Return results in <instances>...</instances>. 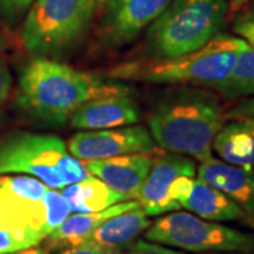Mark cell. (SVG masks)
I'll return each mask as SVG.
<instances>
[{"mask_svg": "<svg viewBox=\"0 0 254 254\" xmlns=\"http://www.w3.org/2000/svg\"><path fill=\"white\" fill-rule=\"evenodd\" d=\"M130 93L125 83L102 79L50 58L36 57L18 78L17 105L47 125H64L91 100Z\"/></svg>", "mask_w": 254, "mask_h": 254, "instance_id": "1", "label": "cell"}, {"mask_svg": "<svg viewBox=\"0 0 254 254\" xmlns=\"http://www.w3.org/2000/svg\"><path fill=\"white\" fill-rule=\"evenodd\" d=\"M215 92L185 88L167 95L148 119L150 134L164 151L199 163L212 157V143L225 123Z\"/></svg>", "mask_w": 254, "mask_h": 254, "instance_id": "2", "label": "cell"}, {"mask_svg": "<svg viewBox=\"0 0 254 254\" xmlns=\"http://www.w3.org/2000/svg\"><path fill=\"white\" fill-rule=\"evenodd\" d=\"M246 44L239 37L219 33L196 51L174 58L122 64L110 69L108 76L157 85H190L216 92L229 78L237 54Z\"/></svg>", "mask_w": 254, "mask_h": 254, "instance_id": "3", "label": "cell"}, {"mask_svg": "<svg viewBox=\"0 0 254 254\" xmlns=\"http://www.w3.org/2000/svg\"><path fill=\"white\" fill-rule=\"evenodd\" d=\"M227 0H173L148 26L145 50L151 58H174L199 50L226 21Z\"/></svg>", "mask_w": 254, "mask_h": 254, "instance_id": "4", "label": "cell"}, {"mask_svg": "<svg viewBox=\"0 0 254 254\" xmlns=\"http://www.w3.org/2000/svg\"><path fill=\"white\" fill-rule=\"evenodd\" d=\"M95 6V0H36L20 30L24 50L50 60L69 55L88 34Z\"/></svg>", "mask_w": 254, "mask_h": 254, "instance_id": "5", "label": "cell"}, {"mask_svg": "<svg viewBox=\"0 0 254 254\" xmlns=\"http://www.w3.org/2000/svg\"><path fill=\"white\" fill-rule=\"evenodd\" d=\"M0 175H30L53 190L92 177L63 138L38 133H17L0 141Z\"/></svg>", "mask_w": 254, "mask_h": 254, "instance_id": "6", "label": "cell"}, {"mask_svg": "<svg viewBox=\"0 0 254 254\" xmlns=\"http://www.w3.org/2000/svg\"><path fill=\"white\" fill-rule=\"evenodd\" d=\"M145 239L190 253L253 252L254 235L210 222L190 212H170L145 230Z\"/></svg>", "mask_w": 254, "mask_h": 254, "instance_id": "7", "label": "cell"}, {"mask_svg": "<svg viewBox=\"0 0 254 254\" xmlns=\"http://www.w3.org/2000/svg\"><path fill=\"white\" fill-rule=\"evenodd\" d=\"M196 175L190 157L165 153L153 160L151 168L137 193V202L147 216H158L182 208Z\"/></svg>", "mask_w": 254, "mask_h": 254, "instance_id": "8", "label": "cell"}, {"mask_svg": "<svg viewBox=\"0 0 254 254\" xmlns=\"http://www.w3.org/2000/svg\"><path fill=\"white\" fill-rule=\"evenodd\" d=\"M44 203L18 198L0 181V254L33 247L47 237Z\"/></svg>", "mask_w": 254, "mask_h": 254, "instance_id": "9", "label": "cell"}, {"mask_svg": "<svg viewBox=\"0 0 254 254\" xmlns=\"http://www.w3.org/2000/svg\"><path fill=\"white\" fill-rule=\"evenodd\" d=\"M155 150V141L150 131L138 125L105 130H82L73 134L68 143L69 154L81 161L133 153L151 154Z\"/></svg>", "mask_w": 254, "mask_h": 254, "instance_id": "10", "label": "cell"}, {"mask_svg": "<svg viewBox=\"0 0 254 254\" xmlns=\"http://www.w3.org/2000/svg\"><path fill=\"white\" fill-rule=\"evenodd\" d=\"M154 157L151 154L133 153L102 160L83 161L92 177L98 178L110 190L120 193L125 199L136 198Z\"/></svg>", "mask_w": 254, "mask_h": 254, "instance_id": "11", "label": "cell"}, {"mask_svg": "<svg viewBox=\"0 0 254 254\" xmlns=\"http://www.w3.org/2000/svg\"><path fill=\"white\" fill-rule=\"evenodd\" d=\"M173 0H113L105 24L112 44H127L148 27Z\"/></svg>", "mask_w": 254, "mask_h": 254, "instance_id": "12", "label": "cell"}, {"mask_svg": "<svg viewBox=\"0 0 254 254\" xmlns=\"http://www.w3.org/2000/svg\"><path fill=\"white\" fill-rule=\"evenodd\" d=\"M198 178L236 202L246 218L254 219V168L239 167L210 157L196 168Z\"/></svg>", "mask_w": 254, "mask_h": 254, "instance_id": "13", "label": "cell"}, {"mask_svg": "<svg viewBox=\"0 0 254 254\" xmlns=\"http://www.w3.org/2000/svg\"><path fill=\"white\" fill-rule=\"evenodd\" d=\"M140 108L130 93L113 95L82 105L71 118V126L78 130H105L131 126L140 120Z\"/></svg>", "mask_w": 254, "mask_h": 254, "instance_id": "14", "label": "cell"}, {"mask_svg": "<svg viewBox=\"0 0 254 254\" xmlns=\"http://www.w3.org/2000/svg\"><path fill=\"white\" fill-rule=\"evenodd\" d=\"M212 151L225 163L254 168V119L237 118L223 123L213 138Z\"/></svg>", "mask_w": 254, "mask_h": 254, "instance_id": "15", "label": "cell"}, {"mask_svg": "<svg viewBox=\"0 0 254 254\" xmlns=\"http://www.w3.org/2000/svg\"><path fill=\"white\" fill-rule=\"evenodd\" d=\"M138 202H119L116 205L100 212L91 213H75L64 220V223L58 229L46 237L48 246L53 249H68L72 246L81 245L91 239L92 233L98 227L115 215L126 212L128 209L134 208Z\"/></svg>", "mask_w": 254, "mask_h": 254, "instance_id": "16", "label": "cell"}, {"mask_svg": "<svg viewBox=\"0 0 254 254\" xmlns=\"http://www.w3.org/2000/svg\"><path fill=\"white\" fill-rule=\"evenodd\" d=\"M182 208L210 222H230L246 218L245 212L236 202L199 178H195Z\"/></svg>", "mask_w": 254, "mask_h": 254, "instance_id": "17", "label": "cell"}, {"mask_svg": "<svg viewBox=\"0 0 254 254\" xmlns=\"http://www.w3.org/2000/svg\"><path fill=\"white\" fill-rule=\"evenodd\" d=\"M151 225L148 216L140 205L122 212L105 220L93 233L89 240L110 249H120L131 245L138 235L145 232Z\"/></svg>", "mask_w": 254, "mask_h": 254, "instance_id": "18", "label": "cell"}, {"mask_svg": "<svg viewBox=\"0 0 254 254\" xmlns=\"http://www.w3.org/2000/svg\"><path fill=\"white\" fill-rule=\"evenodd\" d=\"M61 193L75 213L100 212L122 200H126L120 193L112 190L95 177L71 184L63 188Z\"/></svg>", "mask_w": 254, "mask_h": 254, "instance_id": "19", "label": "cell"}, {"mask_svg": "<svg viewBox=\"0 0 254 254\" xmlns=\"http://www.w3.org/2000/svg\"><path fill=\"white\" fill-rule=\"evenodd\" d=\"M216 93L223 98L254 96V48L246 44L237 54L236 63L225 83Z\"/></svg>", "mask_w": 254, "mask_h": 254, "instance_id": "20", "label": "cell"}, {"mask_svg": "<svg viewBox=\"0 0 254 254\" xmlns=\"http://www.w3.org/2000/svg\"><path fill=\"white\" fill-rule=\"evenodd\" d=\"M43 203H44V213H46L44 230L48 237L55 229H58L63 225L64 220L69 216L72 210L69 208L66 199L64 198L63 193L51 188H48L43 198Z\"/></svg>", "mask_w": 254, "mask_h": 254, "instance_id": "21", "label": "cell"}, {"mask_svg": "<svg viewBox=\"0 0 254 254\" xmlns=\"http://www.w3.org/2000/svg\"><path fill=\"white\" fill-rule=\"evenodd\" d=\"M36 0H0V18L7 24L20 21Z\"/></svg>", "mask_w": 254, "mask_h": 254, "instance_id": "22", "label": "cell"}, {"mask_svg": "<svg viewBox=\"0 0 254 254\" xmlns=\"http://www.w3.org/2000/svg\"><path fill=\"white\" fill-rule=\"evenodd\" d=\"M233 31L254 48V10L240 13L233 21Z\"/></svg>", "mask_w": 254, "mask_h": 254, "instance_id": "23", "label": "cell"}, {"mask_svg": "<svg viewBox=\"0 0 254 254\" xmlns=\"http://www.w3.org/2000/svg\"><path fill=\"white\" fill-rule=\"evenodd\" d=\"M58 254H125L123 250L120 249H110V247H105V246L95 243L92 240L83 242L81 245L72 246L63 250Z\"/></svg>", "mask_w": 254, "mask_h": 254, "instance_id": "24", "label": "cell"}, {"mask_svg": "<svg viewBox=\"0 0 254 254\" xmlns=\"http://www.w3.org/2000/svg\"><path fill=\"white\" fill-rule=\"evenodd\" d=\"M125 254H187L180 250H174L171 247H165L164 245L157 243H148L145 240H138L130 246L128 252Z\"/></svg>", "mask_w": 254, "mask_h": 254, "instance_id": "25", "label": "cell"}, {"mask_svg": "<svg viewBox=\"0 0 254 254\" xmlns=\"http://www.w3.org/2000/svg\"><path fill=\"white\" fill-rule=\"evenodd\" d=\"M226 119H237V118H252L254 119V96L247 98L237 103L232 110H229L226 115Z\"/></svg>", "mask_w": 254, "mask_h": 254, "instance_id": "26", "label": "cell"}, {"mask_svg": "<svg viewBox=\"0 0 254 254\" xmlns=\"http://www.w3.org/2000/svg\"><path fill=\"white\" fill-rule=\"evenodd\" d=\"M11 88V75L7 65L0 60V109L6 102Z\"/></svg>", "mask_w": 254, "mask_h": 254, "instance_id": "27", "label": "cell"}, {"mask_svg": "<svg viewBox=\"0 0 254 254\" xmlns=\"http://www.w3.org/2000/svg\"><path fill=\"white\" fill-rule=\"evenodd\" d=\"M10 254H50L48 250L43 249V247H27V249H23V250H18L14 253Z\"/></svg>", "mask_w": 254, "mask_h": 254, "instance_id": "28", "label": "cell"}, {"mask_svg": "<svg viewBox=\"0 0 254 254\" xmlns=\"http://www.w3.org/2000/svg\"><path fill=\"white\" fill-rule=\"evenodd\" d=\"M247 1H249V0H230L229 4H230V9L232 10H239L242 9Z\"/></svg>", "mask_w": 254, "mask_h": 254, "instance_id": "29", "label": "cell"}, {"mask_svg": "<svg viewBox=\"0 0 254 254\" xmlns=\"http://www.w3.org/2000/svg\"><path fill=\"white\" fill-rule=\"evenodd\" d=\"M209 254H254L253 252H225V253H209Z\"/></svg>", "mask_w": 254, "mask_h": 254, "instance_id": "30", "label": "cell"}, {"mask_svg": "<svg viewBox=\"0 0 254 254\" xmlns=\"http://www.w3.org/2000/svg\"><path fill=\"white\" fill-rule=\"evenodd\" d=\"M96 3H103V1H108V0H95Z\"/></svg>", "mask_w": 254, "mask_h": 254, "instance_id": "31", "label": "cell"}]
</instances>
